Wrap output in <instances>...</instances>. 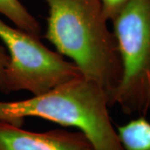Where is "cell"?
<instances>
[{
	"instance_id": "7a4b0ae2",
	"label": "cell",
	"mask_w": 150,
	"mask_h": 150,
	"mask_svg": "<svg viewBox=\"0 0 150 150\" xmlns=\"http://www.w3.org/2000/svg\"><path fill=\"white\" fill-rule=\"evenodd\" d=\"M106 92L80 76L30 98L0 101V121L22 127L26 117H37L75 127L96 150H124L112 125Z\"/></svg>"
},
{
	"instance_id": "8992f818",
	"label": "cell",
	"mask_w": 150,
	"mask_h": 150,
	"mask_svg": "<svg viewBox=\"0 0 150 150\" xmlns=\"http://www.w3.org/2000/svg\"><path fill=\"white\" fill-rule=\"evenodd\" d=\"M124 150H150V122L144 115L117 127Z\"/></svg>"
},
{
	"instance_id": "3957f363",
	"label": "cell",
	"mask_w": 150,
	"mask_h": 150,
	"mask_svg": "<svg viewBox=\"0 0 150 150\" xmlns=\"http://www.w3.org/2000/svg\"><path fill=\"white\" fill-rule=\"evenodd\" d=\"M111 21L122 74L107 94L108 106L145 116L150 110V0H129Z\"/></svg>"
},
{
	"instance_id": "277c9868",
	"label": "cell",
	"mask_w": 150,
	"mask_h": 150,
	"mask_svg": "<svg viewBox=\"0 0 150 150\" xmlns=\"http://www.w3.org/2000/svg\"><path fill=\"white\" fill-rule=\"evenodd\" d=\"M38 38L0 19V39L9 54L4 69L7 93L28 91L37 96L83 76L74 63L48 49Z\"/></svg>"
},
{
	"instance_id": "9c48e42d",
	"label": "cell",
	"mask_w": 150,
	"mask_h": 150,
	"mask_svg": "<svg viewBox=\"0 0 150 150\" xmlns=\"http://www.w3.org/2000/svg\"><path fill=\"white\" fill-rule=\"evenodd\" d=\"M9 61V56L4 48L0 44V92L7 93L4 81V69Z\"/></svg>"
},
{
	"instance_id": "ba28073f",
	"label": "cell",
	"mask_w": 150,
	"mask_h": 150,
	"mask_svg": "<svg viewBox=\"0 0 150 150\" xmlns=\"http://www.w3.org/2000/svg\"><path fill=\"white\" fill-rule=\"evenodd\" d=\"M129 0H100L103 10L108 20H112Z\"/></svg>"
},
{
	"instance_id": "5b68a950",
	"label": "cell",
	"mask_w": 150,
	"mask_h": 150,
	"mask_svg": "<svg viewBox=\"0 0 150 150\" xmlns=\"http://www.w3.org/2000/svg\"><path fill=\"white\" fill-rule=\"evenodd\" d=\"M0 150H96L81 131L53 129L30 132L0 121Z\"/></svg>"
},
{
	"instance_id": "52a82bcc",
	"label": "cell",
	"mask_w": 150,
	"mask_h": 150,
	"mask_svg": "<svg viewBox=\"0 0 150 150\" xmlns=\"http://www.w3.org/2000/svg\"><path fill=\"white\" fill-rule=\"evenodd\" d=\"M0 13L17 28L40 38V24L19 0H0Z\"/></svg>"
},
{
	"instance_id": "6da1fadb",
	"label": "cell",
	"mask_w": 150,
	"mask_h": 150,
	"mask_svg": "<svg viewBox=\"0 0 150 150\" xmlns=\"http://www.w3.org/2000/svg\"><path fill=\"white\" fill-rule=\"evenodd\" d=\"M43 1L48 8L45 38L108 94L120 80L122 65L100 0Z\"/></svg>"
}]
</instances>
